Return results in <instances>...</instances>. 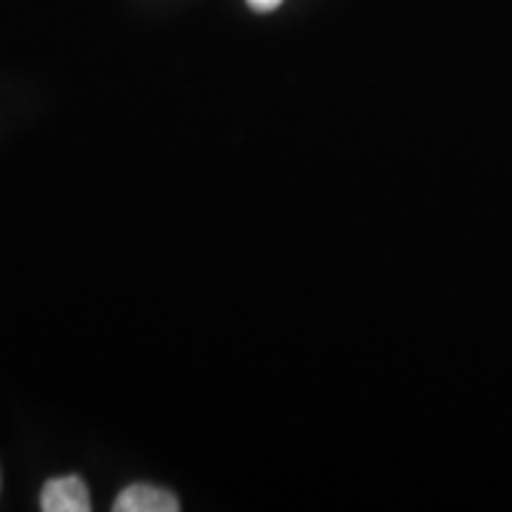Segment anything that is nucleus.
I'll return each mask as SVG.
<instances>
[{"label": "nucleus", "instance_id": "f257e3e1", "mask_svg": "<svg viewBox=\"0 0 512 512\" xmlns=\"http://www.w3.org/2000/svg\"><path fill=\"white\" fill-rule=\"evenodd\" d=\"M91 508V494H88V486L81 477H57L43 486V512H91Z\"/></svg>", "mask_w": 512, "mask_h": 512}, {"label": "nucleus", "instance_id": "f03ea898", "mask_svg": "<svg viewBox=\"0 0 512 512\" xmlns=\"http://www.w3.org/2000/svg\"><path fill=\"white\" fill-rule=\"evenodd\" d=\"M114 512H178L181 503L171 491L152 484H131L117 496Z\"/></svg>", "mask_w": 512, "mask_h": 512}, {"label": "nucleus", "instance_id": "7ed1b4c3", "mask_svg": "<svg viewBox=\"0 0 512 512\" xmlns=\"http://www.w3.org/2000/svg\"><path fill=\"white\" fill-rule=\"evenodd\" d=\"M247 5L254 12H273L283 5V0H247Z\"/></svg>", "mask_w": 512, "mask_h": 512}]
</instances>
